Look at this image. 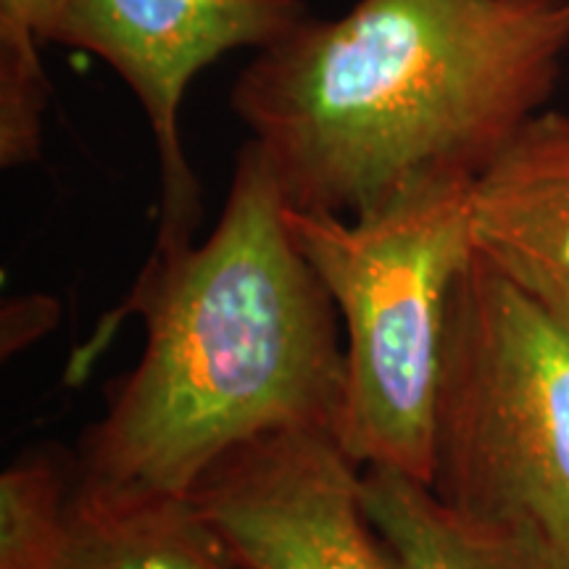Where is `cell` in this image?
<instances>
[{
    "instance_id": "6da1fadb",
    "label": "cell",
    "mask_w": 569,
    "mask_h": 569,
    "mask_svg": "<svg viewBox=\"0 0 569 569\" xmlns=\"http://www.w3.org/2000/svg\"><path fill=\"white\" fill-rule=\"evenodd\" d=\"M130 317L146 325V348L82 436V480L190 498L219 459L256 438L338 436L340 317L290 234L288 201L253 140L238 151L213 230L148 256L130 293L71 356L69 380L88 375Z\"/></svg>"
},
{
    "instance_id": "7a4b0ae2",
    "label": "cell",
    "mask_w": 569,
    "mask_h": 569,
    "mask_svg": "<svg viewBox=\"0 0 569 569\" xmlns=\"http://www.w3.org/2000/svg\"><path fill=\"white\" fill-rule=\"evenodd\" d=\"M567 51L569 0H356L256 51L230 106L284 201L351 217L417 174L478 177Z\"/></svg>"
},
{
    "instance_id": "3957f363",
    "label": "cell",
    "mask_w": 569,
    "mask_h": 569,
    "mask_svg": "<svg viewBox=\"0 0 569 569\" xmlns=\"http://www.w3.org/2000/svg\"><path fill=\"white\" fill-rule=\"evenodd\" d=\"M472 174L425 172L351 217L288 227L336 303L346 340L338 440L356 465L430 478L448 306L472 259Z\"/></svg>"
},
{
    "instance_id": "277c9868",
    "label": "cell",
    "mask_w": 569,
    "mask_h": 569,
    "mask_svg": "<svg viewBox=\"0 0 569 569\" xmlns=\"http://www.w3.org/2000/svg\"><path fill=\"white\" fill-rule=\"evenodd\" d=\"M425 486L569 567V332L475 251L448 306Z\"/></svg>"
},
{
    "instance_id": "5b68a950",
    "label": "cell",
    "mask_w": 569,
    "mask_h": 569,
    "mask_svg": "<svg viewBox=\"0 0 569 569\" xmlns=\"http://www.w3.org/2000/svg\"><path fill=\"white\" fill-rule=\"evenodd\" d=\"M309 13L306 0H53L40 46L74 48L109 63L151 124L159 159L151 256L193 246L203 213L180 130L188 88L222 56L261 51Z\"/></svg>"
},
{
    "instance_id": "8992f818",
    "label": "cell",
    "mask_w": 569,
    "mask_h": 569,
    "mask_svg": "<svg viewBox=\"0 0 569 569\" xmlns=\"http://www.w3.org/2000/svg\"><path fill=\"white\" fill-rule=\"evenodd\" d=\"M190 501L243 569H403L365 501V467L330 430L234 448Z\"/></svg>"
},
{
    "instance_id": "52a82bcc",
    "label": "cell",
    "mask_w": 569,
    "mask_h": 569,
    "mask_svg": "<svg viewBox=\"0 0 569 569\" xmlns=\"http://www.w3.org/2000/svg\"><path fill=\"white\" fill-rule=\"evenodd\" d=\"M472 248L569 332V113L538 111L472 182Z\"/></svg>"
},
{
    "instance_id": "ba28073f",
    "label": "cell",
    "mask_w": 569,
    "mask_h": 569,
    "mask_svg": "<svg viewBox=\"0 0 569 569\" xmlns=\"http://www.w3.org/2000/svg\"><path fill=\"white\" fill-rule=\"evenodd\" d=\"M42 569H243L190 498L111 488L74 469L67 525Z\"/></svg>"
},
{
    "instance_id": "9c48e42d",
    "label": "cell",
    "mask_w": 569,
    "mask_h": 569,
    "mask_svg": "<svg viewBox=\"0 0 569 569\" xmlns=\"http://www.w3.org/2000/svg\"><path fill=\"white\" fill-rule=\"evenodd\" d=\"M365 501L403 569H569L536 532L459 515L403 475L365 469Z\"/></svg>"
},
{
    "instance_id": "30bf717a",
    "label": "cell",
    "mask_w": 569,
    "mask_h": 569,
    "mask_svg": "<svg viewBox=\"0 0 569 569\" xmlns=\"http://www.w3.org/2000/svg\"><path fill=\"white\" fill-rule=\"evenodd\" d=\"M53 0H0V167L19 169L42 153V117L51 84L40 30Z\"/></svg>"
},
{
    "instance_id": "8fae6325",
    "label": "cell",
    "mask_w": 569,
    "mask_h": 569,
    "mask_svg": "<svg viewBox=\"0 0 569 569\" xmlns=\"http://www.w3.org/2000/svg\"><path fill=\"white\" fill-rule=\"evenodd\" d=\"M74 465L59 453H27L0 478V569H42L59 546Z\"/></svg>"
}]
</instances>
